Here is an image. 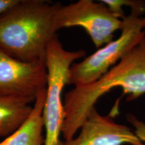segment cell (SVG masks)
Here are the masks:
<instances>
[{
  "label": "cell",
  "mask_w": 145,
  "mask_h": 145,
  "mask_svg": "<svg viewBox=\"0 0 145 145\" xmlns=\"http://www.w3.org/2000/svg\"><path fill=\"white\" fill-rule=\"evenodd\" d=\"M120 87L132 100L145 93V35L140 42L95 82L75 86L63 99L62 135L71 140L80 129L99 97Z\"/></svg>",
  "instance_id": "1"
},
{
  "label": "cell",
  "mask_w": 145,
  "mask_h": 145,
  "mask_svg": "<svg viewBox=\"0 0 145 145\" xmlns=\"http://www.w3.org/2000/svg\"><path fill=\"white\" fill-rule=\"evenodd\" d=\"M56 7L44 0H19L0 15V50L24 62L46 57L47 45L57 35Z\"/></svg>",
  "instance_id": "2"
},
{
  "label": "cell",
  "mask_w": 145,
  "mask_h": 145,
  "mask_svg": "<svg viewBox=\"0 0 145 145\" xmlns=\"http://www.w3.org/2000/svg\"><path fill=\"white\" fill-rule=\"evenodd\" d=\"M86 54L84 50H65L57 35L47 45L46 94L42 112L45 130L44 145H64L65 142L61 140L65 118L62 91L67 84L71 65Z\"/></svg>",
  "instance_id": "3"
},
{
  "label": "cell",
  "mask_w": 145,
  "mask_h": 145,
  "mask_svg": "<svg viewBox=\"0 0 145 145\" xmlns=\"http://www.w3.org/2000/svg\"><path fill=\"white\" fill-rule=\"evenodd\" d=\"M122 34L69 69L68 85L86 86L99 79L128 54L145 35V18L131 12L123 20Z\"/></svg>",
  "instance_id": "4"
},
{
  "label": "cell",
  "mask_w": 145,
  "mask_h": 145,
  "mask_svg": "<svg viewBox=\"0 0 145 145\" xmlns=\"http://www.w3.org/2000/svg\"><path fill=\"white\" fill-rule=\"evenodd\" d=\"M75 26L84 29L96 48H100L112 40L117 30H122L123 20L101 1L79 0L67 5L57 2L53 18L54 32Z\"/></svg>",
  "instance_id": "5"
},
{
  "label": "cell",
  "mask_w": 145,
  "mask_h": 145,
  "mask_svg": "<svg viewBox=\"0 0 145 145\" xmlns=\"http://www.w3.org/2000/svg\"><path fill=\"white\" fill-rule=\"evenodd\" d=\"M47 86L46 57L24 62L0 50V96L35 101Z\"/></svg>",
  "instance_id": "6"
},
{
  "label": "cell",
  "mask_w": 145,
  "mask_h": 145,
  "mask_svg": "<svg viewBox=\"0 0 145 145\" xmlns=\"http://www.w3.org/2000/svg\"><path fill=\"white\" fill-rule=\"evenodd\" d=\"M79 130V135L64 145H145L130 128L99 114L95 107Z\"/></svg>",
  "instance_id": "7"
},
{
  "label": "cell",
  "mask_w": 145,
  "mask_h": 145,
  "mask_svg": "<svg viewBox=\"0 0 145 145\" xmlns=\"http://www.w3.org/2000/svg\"><path fill=\"white\" fill-rule=\"evenodd\" d=\"M46 88L36 97L28 118L15 132L0 142V145H44L42 112Z\"/></svg>",
  "instance_id": "8"
},
{
  "label": "cell",
  "mask_w": 145,
  "mask_h": 145,
  "mask_svg": "<svg viewBox=\"0 0 145 145\" xmlns=\"http://www.w3.org/2000/svg\"><path fill=\"white\" fill-rule=\"evenodd\" d=\"M31 99L0 96V138H6L26 121L31 113Z\"/></svg>",
  "instance_id": "9"
},
{
  "label": "cell",
  "mask_w": 145,
  "mask_h": 145,
  "mask_svg": "<svg viewBox=\"0 0 145 145\" xmlns=\"http://www.w3.org/2000/svg\"><path fill=\"white\" fill-rule=\"evenodd\" d=\"M101 2L108 7L110 12L120 20L126 18L122 7L124 5L130 6L131 12H135L141 15L145 11V3L140 1H131V0H103Z\"/></svg>",
  "instance_id": "10"
},
{
  "label": "cell",
  "mask_w": 145,
  "mask_h": 145,
  "mask_svg": "<svg viewBox=\"0 0 145 145\" xmlns=\"http://www.w3.org/2000/svg\"><path fill=\"white\" fill-rule=\"evenodd\" d=\"M127 120L135 128V133L142 142L145 144V124L140 121L135 116L127 114Z\"/></svg>",
  "instance_id": "11"
},
{
  "label": "cell",
  "mask_w": 145,
  "mask_h": 145,
  "mask_svg": "<svg viewBox=\"0 0 145 145\" xmlns=\"http://www.w3.org/2000/svg\"><path fill=\"white\" fill-rule=\"evenodd\" d=\"M19 0H0V15L16 5Z\"/></svg>",
  "instance_id": "12"
}]
</instances>
